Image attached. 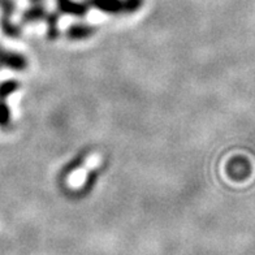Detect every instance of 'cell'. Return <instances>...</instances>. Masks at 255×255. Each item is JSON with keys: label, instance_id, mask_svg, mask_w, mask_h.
Masks as SVG:
<instances>
[{"label": "cell", "instance_id": "cell-5", "mask_svg": "<svg viewBox=\"0 0 255 255\" xmlns=\"http://www.w3.org/2000/svg\"><path fill=\"white\" fill-rule=\"evenodd\" d=\"M71 34L73 37H82V35L88 34V29L85 26H74L71 30Z\"/></svg>", "mask_w": 255, "mask_h": 255}, {"label": "cell", "instance_id": "cell-1", "mask_svg": "<svg viewBox=\"0 0 255 255\" xmlns=\"http://www.w3.org/2000/svg\"><path fill=\"white\" fill-rule=\"evenodd\" d=\"M91 5L106 12H119L124 9V4L121 0H90Z\"/></svg>", "mask_w": 255, "mask_h": 255}, {"label": "cell", "instance_id": "cell-2", "mask_svg": "<svg viewBox=\"0 0 255 255\" xmlns=\"http://www.w3.org/2000/svg\"><path fill=\"white\" fill-rule=\"evenodd\" d=\"M17 84L16 82H12V81H8V82H4V84L0 85V99H3L7 95H9L12 91L16 90Z\"/></svg>", "mask_w": 255, "mask_h": 255}, {"label": "cell", "instance_id": "cell-3", "mask_svg": "<svg viewBox=\"0 0 255 255\" xmlns=\"http://www.w3.org/2000/svg\"><path fill=\"white\" fill-rule=\"evenodd\" d=\"M123 4H124V10L133 12V10L141 7L142 0H125V1H123Z\"/></svg>", "mask_w": 255, "mask_h": 255}, {"label": "cell", "instance_id": "cell-4", "mask_svg": "<svg viewBox=\"0 0 255 255\" xmlns=\"http://www.w3.org/2000/svg\"><path fill=\"white\" fill-rule=\"evenodd\" d=\"M9 121V111L5 104L0 103V125L8 124Z\"/></svg>", "mask_w": 255, "mask_h": 255}]
</instances>
